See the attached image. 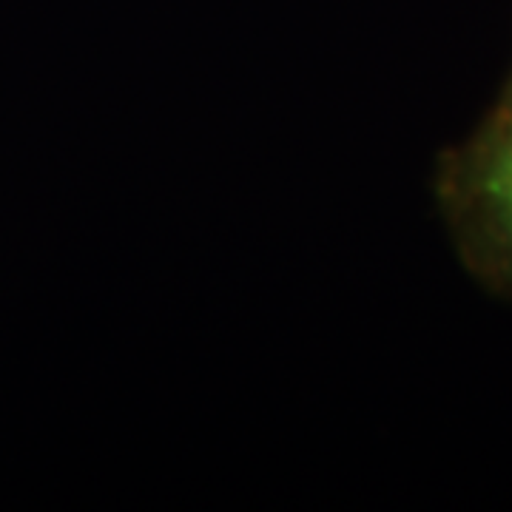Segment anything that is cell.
<instances>
[{
  "instance_id": "2",
  "label": "cell",
  "mask_w": 512,
  "mask_h": 512,
  "mask_svg": "<svg viewBox=\"0 0 512 512\" xmlns=\"http://www.w3.org/2000/svg\"><path fill=\"white\" fill-rule=\"evenodd\" d=\"M501 103H504V106H512V80L510 86H507V92H504V97H501Z\"/></svg>"
},
{
  "instance_id": "1",
  "label": "cell",
  "mask_w": 512,
  "mask_h": 512,
  "mask_svg": "<svg viewBox=\"0 0 512 512\" xmlns=\"http://www.w3.org/2000/svg\"><path fill=\"white\" fill-rule=\"evenodd\" d=\"M436 194L464 268L512 299V106L498 103L439 163Z\"/></svg>"
}]
</instances>
